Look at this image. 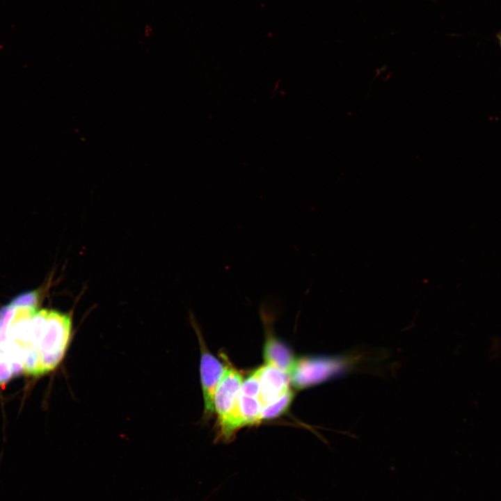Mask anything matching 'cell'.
I'll list each match as a JSON object with an SVG mask.
<instances>
[{
	"label": "cell",
	"mask_w": 501,
	"mask_h": 501,
	"mask_svg": "<svg viewBox=\"0 0 501 501\" xmlns=\"http://www.w3.org/2000/svg\"><path fill=\"white\" fill-rule=\"evenodd\" d=\"M367 359V356L362 351L302 357L296 359L290 372L291 383L299 390L313 386L360 370Z\"/></svg>",
	"instance_id": "1"
},
{
	"label": "cell",
	"mask_w": 501,
	"mask_h": 501,
	"mask_svg": "<svg viewBox=\"0 0 501 501\" xmlns=\"http://www.w3.org/2000/svg\"><path fill=\"white\" fill-rule=\"evenodd\" d=\"M243 376L235 368L226 366L214 396V412L217 415V440L229 443L243 427L238 409V399Z\"/></svg>",
	"instance_id": "2"
},
{
	"label": "cell",
	"mask_w": 501,
	"mask_h": 501,
	"mask_svg": "<svg viewBox=\"0 0 501 501\" xmlns=\"http://www.w3.org/2000/svg\"><path fill=\"white\" fill-rule=\"evenodd\" d=\"M72 334L70 314L49 310L38 351L42 375L55 369L63 359Z\"/></svg>",
	"instance_id": "3"
},
{
	"label": "cell",
	"mask_w": 501,
	"mask_h": 501,
	"mask_svg": "<svg viewBox=\"0 0 501 501\" xmlns=\"http://www.w3.org/2000/svg\"><path fill=\"white\" fill-rule=\"evenodd\" d=\"M201 349L200 378L204 399V415L209 418L214 413V396L226 366L211 354L205 344L198 328L195 326Z\"/></svg>",
	"instance_id": "4"
},
{
	"label": "cell",
	"mask_w": 501,
	"mask_h": 501,
	"mask_svg": "<svg viewBox=\"0 0 501 501\" xmlns=\"http://www.w3.org/2000/svg\"><path fill=\"white\" fill-rule=\"evenodd\" d=\"M259 399L263 406L275 401L289 390L290 375L271 365L259 367Z\"/></svg>",
	"instance_id": "5"
},
{
	"label": "cell",
	"mask_w": 501,
	"mask_h": 501,
	"mask_svg": "<svg viewBox=\"0 0 501 501\" xmlns=\"http://www.w3.org/2000/svg\"><path fill=\"white\" fill-rule=\"evenodd\" d=\"M263 356L266 365L289 374L296 360L288 347L272 335L266 339Z\"/></svg>",
	"instance_id": "6"
},
{
	"label": "cell",
	"mask_w": 501,
	"mask_h": 501,
	"mask_svg": "<svg viewBox=\"0 0 501 501\" xmlns=\"http://www.w3.org/2000/svg\"><path fill=\"white\" fill-rule=\"evenodd\" d=\"M262 407L258 397L239 392L238 409L243 427L260 423Z\"/></svg>",
	"instance_id": "7"
},
{
	"label": "cell",
	"mask_w": 501,
	"mask_h": 501,
	"mask_svg": "<svg viewBox=\"0 0 501 501\" xmlns=\"http://www.w3.org/2000/svg\"><path fill=\"white\" fill-rule=\"evenodd\" d=\"M294 398V392L290 390L271 404L263 406L261 411V420L277 418L282 415L289 406Z\"/></svg>",
	"instance_id": "8"
},
{
	"label": "cell",
	"mask_w": 501,
	"mask_h": 501,
	"mask_svg": "<svg viewBox=\"0 0 501 501\" xmlns=\"http://www.w3.org/2000/svg\"><path fill=\"white\" fill-rule=\"evenodd\" d=\"M39 301V293L38 291H28L15 296L9 303V305L16 308H37Z\"/></svg>",
	"instance_id": "9"
},
{
	"label": "cell",
	"mask_w": 501,
	"mask_h": 501,
	"mask_svg": "<svg viewBox=\"0 0 501 501\" xmlns=\"http://www.w3.org/2000/svg\"><path fill=\"white\" fill-rule=\"evenodd\" d=\"M259 368L250 374L243 381L240 392L248 396L259 398L260 394V379Z\"/></svg>",
	"instance_id": "10"
},
{
	"label": "cell",
	"mask_w": 501,
	"mask_h": 501,
	"mask_svg": "<svg viewBox=\"0 0 501 501\" xmlns=\"http://www.w3.org/2000/svg\"><path fill=\"white\" fill-rule=\"evenodd\" d=\"M13 376L9 360L0 351V386L5 385Z\"/></svg>",
	"instance_id": "11"
},
{
	"label": "cell",
	"mask_w": 501,
	"mask_h": 501,
	"mask_svg": "<svg viewBox=\"0 0 501 501\" xmlns=\"http://www.w3.org/2000/svg\"><path fill=\"white\" fill-rule=\"evenodd\" d=\"M500 46H501V35L500 36Z\"/></svg>",
	"instance_id": "12"
}]
</instances>
